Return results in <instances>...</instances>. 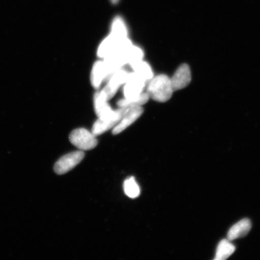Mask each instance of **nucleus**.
I'll use <instances>...</instances> for the list:
<instances>
[{"label": "nucleus", "instance_id": "nucleus-1", "mask_svg": "<svg viewBox=\"0 0 260 260\" xmlns=\"http://www.w3.org/2000/svg\"><path fill=\"white\" fill-rule=\"evenodd\" d=\"M174 92L171 78L165 74L153 77L149 81L146 87V92L149 98L160 103L167 102L170 100Z\"/></svg>", "mask_w": 260, "mask_h": 260}, {"label": "nucleus", "instance_id": "nucleus-2", "mask_svg": "<svg viewBox=\"0 0 260 260\" xmlns=\"http://www.w3.org/2000/svg\"><path fill=\"white\" fill-rule=\"evenodd\" d=\"M70 141L81 151L90 150L98 145L96 136L92 132L83 128L73 130L70 135Z\"/></svg>", "mask_w": 260, "mask_h": 260}, {"label": "nucleus", "instance_id": "nucleus-3", "mask_svg": "<svg viewBox=\"0 0 260 260\" xmlns=\"http://www.w3.org/2000/svg\"><path fill=\"white\" fill-rule=\"evenodd\" d=\"M128 108L126 107H120L119 109L115 110L112 115L108 118L100 119L94 123L92 129V133L95 136L103 134L104 133L108 131L110 129L113 128L121 121L122 116Z\"/></svg>", "mask_w": 260, "mask_h": 260}, {"label": "nucleus", "instance_id": "nucleus-4", "mask_svg": "<svg viewBox=\"0 0 260 260\" xmlns=\"http://www.w3.org/2000/svg\"><path fill=\"white\" fill-rule=\"evenodd\" d=\"M84 152L77 151L64 155L54 165V172L58 175H63L71 171L83 160Z\"/></svg>", "mask_w": 260, "mask_h": 260}, {"label": "nucleus", "instance_id": "nucleus-5", "mask_svg": "<svg viewBox=\"0 0 260 260\" xmlns=\"http://www.w3.org/2000/svg\"><path fill=\"white\" fill-rule=\"evenodd\" d=\"M129 74L130 73L121 68V69L116 71L109 78L107 85L101 91L105 96L107 101L111 99L115 95L119 87L128 81Z\"/></svg>", "mask_w": 260, "mask_h": 260}, {"label": "nucleus", "instance_id": "nucleus-6", "mask_svg": "<svg viewBox=\"0 0 260 260\" xmlns=\"http://www.w3.org/2000/svg\"><path fill=\"white\" fill-rule=\"evenodd\" d=\"M130 42L128 38L121 40L110 34L101 43L98 49V56L103 58L108 57Z\"/></svg>", "mask_w": 260, "mask_h": 260}, {"label": "nucleus", "instance_id": "nucleus-7", "mask_svg": "<svg viewBox=\"0 0 260 260\" xmlns=\"http://www.w3.org/2000/svg\"><path fill=\"white\" fill-rule=\"evenodd\" d=\"M147 83V81L135 72L130 73L129 79L123 87V92L125 99H131L141 95Z\"/></svg>", "mask_w": 260, "mask_h": 260}, {"label": "nucleus", "instance_id": "nucleus-8", "mask_svg": "<svg viewBox=\"0 0 260 260\" xmlns=\"http://www.w3.org/2000/svg\"><path fill=\"white\" fill-rule=\"evenodd\" d=\"M144 109L141 106L129 107L122 116L121 121L113 128V135H118L127 128L142 115Z\"/></svg>", "mask_w": 260, "mask_h": 260}, {"label": "nucleus", "instance_id": "nucleus-9", "mask_svg": "<svg viewBox=\"0 0 260 260\" xmlns=\"http://www.w3.org/2000/svg\"><path fill=\"white\" fill-rule=\"evenodd\" d=\"M191 80L190 67L187 64H182L171 78L172 86L174 92L186 87L190 84Z\"/></svg>", "mask_w": 260, "mask_h": 260}, {"label": "nucleus", "instance_id": "nucleus-10", "mask_svg": "<svg viewBox=\"0 0 260 260\" xmlns=\"http://www.w3.org/2000/svg\"><path fill=\"white\" fill-rule=\"evenodd\" d=\"M94 108L99 118L105 119L111 116L115 112L110 107L105 95L102 92H97L94 95Z\"/></svg>", "mask_w": 260, "mask_h": 260}, {"label": "nucleus", "instance_id": "nucleus-11", "mask_svg": "<svg viewBox=\"0 0 260 260\" xmlns=\"http://www.w3.org/2000/svg\"><path fill=\"white\" fill-rule=\"evenodd\" d=\"M252 224L248 219H243L234 225L228 233V240L230 241L246 236L251 230Z\"/></svg>", "mask_w": 260, "mask_h": 260}, {"label": "nucleus", "instance_id": "nucleus-12", "mask_svg": "<svg viewBox=\"0 0 260 260\" xmlns=\"http://www.w3.org/2000/svg\"><path fill=\"white\" fill-rule=\"evenodd\" d=\"M108 80L107 74L103 61H97L94 63L92 74H91V82L95 88H99L104 81Z\"/></svg>", "mask_w": 260, "mask_h": 260}, {"label": "nucleus", "instance_id": "nucleus-13", "mask_svg": "<svg viewBox=\"0 0 260 260\" xmlns=\"http://www.w3.org/2000/svg\"><path fill=\"white\" fill-rule=\"evenodd\" d=\"M236 247L229 240H221L216 249L215 260H225L230 257L235 252Z\"/></svg>", "mask_w": 260, "mask_h": 260}, {"label": "nucleus", "instance_id": "nucleus-14", "mask_svg": "<svg viewBox=\"0 0 260 260\" xmlns=\"http://www.w3.org/2000/svg\"><path fill=\"white\" fill-rule=\"evenodd\" d=\"M130 66L132 67L133 72L137 74L138 76L147 81L148 83L154 77L153 72H152L151 67L143 60L133 63Z\"/></svg>", "mask_w": 260, "mask_h": 260}, {"label": "nucleus", "instance_id": "nucleus-15", "mask_svg": "<svg viewBox=\"0 0 260 260\" xmlns=\"http://www.w3.org/2000/svg\"><path fill=\"white\" fill-rule=\"evenodd\" d=\"M110 34L117 38L121 39V40L128 38L127 27H126L125 21L121 16H118L114 18Z\"/></svg>", "mask_w": 260, "mask_h": 260}, {"label": "nucleus", "instance_id": "nucleus-16", "mask_svg": "<svg viewBox=\"0 0 260 260\" xmlns=\"http://www.w3.org/2000/svg\"><path fill=\"white\" fill-rule=\"evenodd\" d=\"M149 98L147 92H143L141 95L138 96L131 98V99H123L119 100L117 105L119 107H129L135 106H141L148 102Z\"/></svg>", "mask_w": 260, "mask_h": 260}, {"label": "nucleus", "instance_id": "nucleus-17", "mask_svg": "<svg viewBox=\"0 0 260 260\" xmlns=\"http://www.w3.org/2000/svg\"><path fill=\"white\" fill-rule=\"evenodd\" d=\"M123 187L126 196L132 199L137 198L141 194V188L133 177H129L125 180Z\"/></svg>", "mask_w": 260, "mask_h": 260}, {"label": "nucleus", "instance_id": "nucleus-18", "mask_svg": "<svg viewBox=\"0 0 260 260\" xmlns=\"http://www.w3.org/2000/svg\"><path fill=\"white\" fill-rule=\"evenodd\" d=\"M144 55V52H143L141 48L132 45V47L129 48L127 53H126L128 64L131 65L133 63L143 60Z\"/></svg>", "mask_w": 260, "mask_h": 260}, {"label": "nucleus", "instance_id": "nucleus-19", "mask_svg": "<svg viewBox=\"0 0 260 260\" xmlns=\"http://www.w3.org/2000/svg\"><path fill=\"white\" fill-rule=\"evenodd\" d=\"M113 4H117L119 2V0H110Z\"/></svg>", "mask_w": 260, "mask_h": 260}]
</instances>
